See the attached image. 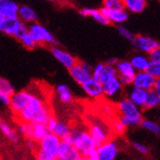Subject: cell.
<instances>
[{"label": "cell", "mask_w": 160, "mask_h": 160, "mask_svg": "<svg viewBox=\"0 0 160 160\" xmlns=\"http://www.w3.org/2000/svg\"><path fill=\"white\" fill-rule=\"evenodd\" d=\"M51 115L50 109L44 99L35 92L33 98L30 100L25 108L17 116V118L18 121L27 124L37 123L46 125Z\"/></svg>", "instance_id": "obj_1"}, {"label": "cell", "mask_w": 160, "mask_h": 160, "mask_svg": "<svg viewBox=\"0 0 160 160\" xmlns=\"http://www.w3.org/2000/svg\"><path fill=\"white\" fill-rule=\"evenodd\" d=\"M116 108L120 114L119 120L127 128L140 126L143 120L142 109L132 103L127 97L120 98L117 101Z\"/></svg>", "instance_id": "obj_2"}, {"label": "cell", "mask_w": 160, "mask_h": 160, "mask_svg": "<svg viewBox=\"0 0 160 160\" xmlns=\"http://www.w3.org/2000/svg\"><path fill=\"white\" fill-rule=\"evenodd\" d=\"M66 142H69L75 147V149L79 152L80 155L86 156L91 151L95 150L97 145L89 134L88 130L82 128H71V132L67 137Z\"/></svg>", "instance_id": "obj_3"}, {"label": "cell", "mask_w": 160, "mask_h": 160, "mask_svg": "<svg viewBox=\"0 0 160 160\" xmlns=\"http://www.w3.org/2000/svg\"><path fill=\"white\" fill-rule=\"evenodd\" d=\"M61 140L56 135L48 133L38 143L36 149V160H57V153Z\"/></svg>", "instance_id": "obj_4"}, {"label": "cell", "mask_w": 160, "mask_h": 160, "mask_svg": "<svg viewBox=\"0 0 160 160\" xmlns=\"http://www.w3.org/2000/svg\"><path fill=\"white\" fill-rule=\"evenodd\" d=\"M28 32L36 42L37 45H51L56 46L57 40L53 34L46 27L39 24L38 22L32 23L28 27Z\"/></svg>", "instance_id": "obj_5"}, {"label": "cell", "mask_w": 160, "mask_h": 160, "mask_svg": "<svg viewBox=\"0 0 160 160\" xmlns=\"http://www.w3.org/2000/svg\"><path fill=\"white\" fill-rule=\"evenodd\" d=\"M0 32L19 39L22 36L28 33V26L21 22L18 18H4L0 22Z\"/></svg>", "instance_id": "obj_6"}, {"label": "cell", "mask_w": 160, "mask_h": 160, "mask_svg": "<svg viewBox=\"0 0 160 160\" xmlns=\"http://www.w3.org/2000/svg\"><path fill=\"white\" fill-rule=\"evenodd\" d=\"M88 132L97 146L108 140H110L111 128L108 125L98 118H94L88 126Z\"/></svg>", "instance_id": "obj_7"}, {"label": "cell", "mask_w": 160, "mask_h": 160, "mask_svg": "<svg viewBox=\"0 0 160 160\" xmlns=\"http://www.w3.org/2000/svg\"><path fill=\"white\" fill-rule=\"evenodd\" d=\"M34 94L35 92L32 89H21L19 91H16L11 96L9 108L13 115L18 116L25 108Z\"/></svg>", "instance_id": "obj_8"}, {"label": "cell", "mask_w": 160, "mask_h": 160, "mask_svg": "<svg viewBox=\"0 0 160 160\" xmlns=\"http://www.w3.org/2000/svg\"><path fill=\"white\" fill-rule=\"evenodd\" d=\"M68 71L70 77L79 85H82L84 82L92 78V66L84 61H78Z\"/></svg>", "instance_id": "obj_9"}, {"label": "cell", "mask_w": 160, "mask_h": 160, "mask_svg": "<svg viewBox=\"0 0 160 160\" xmlns=\"http://www.w3.org/2000/svg\"><path fill=\"white\" fill-rule=\"evenodd\" d=\"M46 128L50 133L56 135L61 141L66 140L71 132V127L67 123L59 120L58 118L54 117L53 115H51L48 119L46 123Z\"/></svg>", "instance_id": "obj_10"}, {"label": "cell", "mask_w": 160, "mask_h": 160, "mask_svg": "<svg viewBox=\"0 0 160 160\" xmlns=\"http://www.w3.org/2000/svg\"><path fill=\"white\" fill-rule=\"evenodd\" d=\"M97 160H116L119 154V146L114 140H108L96 148Z\"/></svg>", "instance_id": "obj_11"}, {"label": "cell", "mask_w": 160, "mask_h": 160, "mask_svg": "<svg viewBox=\"0 0 160 160\" xmlns=\"http://www.w3.org/2000/svg\"><path fill=\"white\" fill-rule=\"evenodd\" d=\"M116 71H117L118 79L120 80L123 86H130L132 82V79L136 73V71L130 64L129 61L127 60H119L117 64L115 65Z\"/></svg>", "instance_id": "obj_12"}, {"label": "cell", "mask_w": 160, "mask_h": 160, "mask_svg": "<svg viewBox=\"0 0 160 160\" xmlns=\"http://www.w3.org/2000/svg\"><path fill=\"white\" fill-rule=\"evenodd\" d=\"M132 44L134 46V48L145 54H149L150 52H152V50L159 48L160 44H159V41L149 37V36H145V35H137L134 36L133 39H132Z\"/></svg>", "instance_id": "obj_13"}, {"label": "cell", "mask_w": 160, "mask_h": 160, "mask_svg": "<svg viewBox=\"0 0 160 160\" xmlns=\"http://www.w3.org/2000/svg\"><path fill=\"white\" fill-rule=\"evenodd\" d=\"M50 52L55 59L68 70L71 67H73L78 62V60L73 55L58 46H52L50 49Z\"/></svg>", "instance_id": "obj_14"}, {"label": "cell", "mask_w": 160, "mask_h": 160, "mask_svg": "<svg viewBox=\"0 0 160 160\" xmlns=\"http://www.w3.org/2000/svg\"><path fill=\"white\" fill-rule=\"evenodd\" d=\"M156 80L157 79L151 76L146 71L136 72L133 79H132V85L134 87H137V88L149 91V90L152 89Z\"/></svg>", "instance_id": "obj_15"}, {"label": "cell", "mask_w": 160, "mask_h": 160, "mask_svg": "<svg viewBox=\"0 0 160 160\" xmlns=\"http://www.w3.org/2000/svg\"><path fill=\"white\" fill-rule=\"evenodd\" d=\"M82 88L83 92L93 100H99L103 98V85L100 83V82L94 78H90L86 82H84L82 85Z\"/></svg>", "instance_id": "obj_16"}, {"label": "cell", "mask_w": 160, "mask_h": 160, "mask_svg": "<svg viewBox=\"0 0 160 160\" xmlns=\"http://www.w3.org/2000/svg\"><path fill=\"white\" fill-rule=\"evenodd\" d=\"M79 152L72 144L66 141H61L57 153V160H78Z\"/></svg>", "instance_id": "obj_17"}, {"label": "cell", "mask_w": 160, "mask_h": 160, "mask_svg": "<svg viewBox=\"0 0 160 160\" xmlns=\"http://www.w3.org/2000/svg\"><path fill=\"white\" fill-rule=\"evenodd\" d=\"M49 133L46 125L32 123L28 124L27 126V132L25 134L26 139H31L36 143H38L43 137H45Z\"/></svg>", "instance_id": "obj_18"}, {"label": "cell", "mask_w": 160, "mask_h": 160, "mask_svg": "<svg viewBox=\"0 0 160 160\" xmlns=\"http://www.w3.org/2000/svg\"><path fill=\"white\" fill-rule=\"evenodd\" d=\"M123 88L124 86L117 77L109 81L108 82L103 84V95L108 99L118 98L122 94Z\"/></svg>", "instance_id": "obj_19"}, {"label": "cell", "mask_w": 160, "mask_h": 160, "mask_svg": "<svg viewBox=\"0 0 160 160\" xmlns=\"http://www.w3.org/2000/svg\"><path fill=\"white\" fill-rule=\"evenodd\" d=\"M147 93L148 91L143 90L140 88H137V87H134L132 85L128 86V89L127 92V98L133 103L136 107L140 108L142 109L145 101H146V97H147Z\"/></svg>", "instance_id": "obj_20"}, {"label": "cell", "mask_w": 160, "mask_h": 160, "mask_svg": "<svg viewBox=\"0 0 160 160\" xmlns=\"http://www.w3.org/2000/svg\"><path fill=\"white\" fill-rule=\"evenodd\" d=\"M18 4L12 0H0V17L3 18H18Z\"/></svg>", "instance_id": "obj_21"}, {"label": "cell", "mask_w": 160, "mask_h": 160, "mask_svg": "<svg viewBox=\"0 0 160 160\" xmlns=\"http://www.w3.org/2000/svg\"><path fill=\"white\" fill-rule=\"evenodd\" d=\"M101 12L108 19L109 23L123 25L128 19V12L125 10L122 11H116V12H109L107 9L102 7L100 9Z\"/></svg>", "instance_id": "obj_22"}, {"label": "cell", "mask_w": 160, "mask_h": 160, "mask_svg": "<svg viewBox=\"0 0 160 160\" xmlns=\"http://www.w3.org/2000/svg\"><path fill=\"white\" fill-rule=\"evenodd\" d=\"M18 19L27 24V23H35L38 20V13L36 12V11L27 5H22L18 7Z\"/></svg>", "instance_id": "obj_23"}, {"label": "cell", "mask_w": 160, "mask_h": 160, "mask_svg": "<svg viewBox=\"0 0 160 160\" xmlns=\"http://www.w3.org/2000/svg\"><path fill=\"white\" fill-rule=\"evenodd\" d=\"M80 14L83 18H92L96 22L100 23L101 25H108V24H110L108 19L98 9L82 8L80 11Z\"/></svg>", "instance_id": "obj_24"}, {"label": "cell", "mask_w": 160, "mask_h": 160, "mask_svg": "<svg viewBox=\"0 0 160 160\" xmlns=\"http://www.w3.org/2000/svg\"><path fill=\"white\" fill-rule=\"evenodd\" d=\"M0 132H1L3 133V135L7 139H9L12 143H13V144L18 143L19 135L17 132V130L3 118H0Z\"/></svg>", "instance_id": "obj_25"}, {"label": "cell", "mask_w": 160, "mask_h": 160, "mask_svg": "<svg viewBox=\"0 0 160 160\" xmlns=\"http://www.w3.org/2000/svg\"><path fill=\"white\" fill-rule=\"evenodd\" d=\"M125 11L128 12L140 13L146 9L148 2L147 0H121Z\"/></svg>", "instance_id": "obj_26"}, {"label": "cell", "mask_w": 160, "mask_h": 160, "mask_svg": "<svg viewBox=\"0 0 160 160\" xmlns=\"http://www.w3.org/2000/svg\"><path fill=\"white\" fill-rule=\"evenodd\" d=\"M55 91L57 96L62 104H70L74 99L73 93H72L70 87L64 83H60L55 87Z\"/></svg>", "instance_id": "obj_27"}, {"label": "cell", "mask_w": 160, "mask_h": 160, "mask_svg": "<svg viewBox=\"0 0 160 160\" xmlns=\"http://www.w3.org/2000/svg\"><path fill=\"white\" fill-rule=\"evenodd\" d=\"M129 62L136 72H141V71H146L150 61L147 55L135 54L132 57V59L129 60Z\"/></svg>", "instance_id": "obj_28"}, {"label": "cell", "mask_w": 160, "mask_h": 160, "mask_svg": "<svg viewBox=\"0 0 160 160\" xmlns=\"http://www.w3.org/2000/svg\"><path fill=\"white\" fill-rule=\"evenodd\" d=\"M160 105V94L156 93L155 91L149 90L147 93L146 101H145V104L142 108V110H151L158 108Z\"/></svg>", "instance_id": "obj_29"}, {"label": "cell", "mask_w": 160, "mask_h": 160, "mask_svg": "<svg viewBox=\"0 0 160 160\" xmlns=\"http://www.w3.org/2000/svg\"><path fill=\"white\" fill-rule=\"evenodd\" d=\"M117 77H118V75H117L116 68L114 66H111V65H108V64L105 63L104 69H103V71H102V74L99 77L98 81L100 82V83L102 85H103V84L108 82L109 81L117 78Z\"/></svg>", "instance_id": "obj_30"}, {"label": "cell", "mask_w": 160, "mask_h": 160, "mask_svg": "<svg viewBox=\"0 0 160 160\" xmlns=\"http://www.w3.org/2000/svg\"><path fill=\"white\" fill-rule=\"evenodd\" d=\"M140 127H142L146 132H151L154 135H159L160 134V126L157 122L151 120V119H144L142 120Z\"/></svg>", "instance_id": "obj_31"}, {"label": "cell", "mask_w": 160, "mask_h": 160, "mask_svg": "<svg viewBox=\"0 0 160 160\" xmlns=\"http://www.w3.org/2000/svg\"><path fill=\"white\" fill-rule=\"evenodd\" d=\"M14 92H16V89L12 83L8 79L0 77V93L11 97Z\"/></svg>", "instance_id": "obj_32"}, {"label": "cell", "mask_w": 160, "mask_h": 160, "mask_svg": "<svg viewBox=\"0 0 160 160\" xmlns=\"http://www.w3.org/2000/svg\"><path fill=\"white\" fill-rule=\"evenodd\" d=\"M103 8L107 9L109 12H116L125 10L121 0H104Z\"/></svg>", "instance_id": "obj_33"}, {"label": "cell", "mask_w": 160, "mask_h": 160, "mask_svg": "<svg viewBox=\"0 0 160 160\" xmlns=\"http://www.w3.org/2000/svg\"><path fill=\"white\" fill-rule=\"evenodd\" d=\"M146 72L155 79H160V62H150L146 69Z\"/></svg>", "instance_id": "obj_34"}, {"label": "cell", "mask_w": 160, "mask_h": 160, "mask_svg": "<svg viewBox=\"0 0 160 160\" xmlns=\"http://www.w3.org/2000/svg\"><path fill=\"white\" fill-rule=\"evenodd\" d=\"M18 40L21 42V44H22L25 48H27V49H29V50H32V49H34V48H36V47L38 46V45L36 44V42L34 41V39L32 38V37L30 36V34H29V32L26 33L24 36H22Z\"/></svg>", "instance_id": "obj_35"}, {"label": "cell", "mask_w": 160, "mask_h": 160, "mask_svg": "<svg viewBox=\"0 0 160 160\" xmlns=\"http://www.w3.org/2000/svg\"><path fill=\"white\" fill-rule=\"evenodd\" d=\"M111 129L116 133V134H124L127 130V128L121 123V121L118 119H116L112 122V126H111Z\"/></svg>", "instance_id": "obj_36"}, {"label": "cell", "mask_w": 160, "mask_h": 160, "mask_svg": "<svg viewBox=\"0 0 160 160\" xmlns=\"http://www.w3.org/2000/svg\"><path fill=\"white\" fill-rule=\"evenodd\" d=\"M118 33L124 38H126L128 41H132V39L134 38V34L130 30H128V29L127 27H125L124 25H119L118 26Z\"/></svg>", "instance_id": "obj_37"}, {"label": "cell", "mask_w": 160, "mask_h": 160, "mask_svg": "<svg viewBox=\"0 0 160 160\" xmlns=\"http://www.w3.org/2000/svg\"><path fill=\"white\" fill-rule=\"evenodd\" d=\"M132 145L133 149H134L137 152H139V153H141V154H143V155H147V154H149V152H150L149 148L146 146V145L143 144V143H141V142L133 141V142L132 143Z\"/></svg>", "instance_id": "obj_38"}, {"label": "cell", "mask_w": 160, "mask_h": 160, "mask_svg": "<svg viewBox=\"0 0 160 160\" xmlns=\"http://www.w3.org/2000/svg\"><path fill=\"white\" fill-rule=\"evenodd\" d=\"M104 66H105V62H98L97 64L92 66V78L98 80L102 74V71L104 69Z\"/></svg>", "instance_id": "obj_39"}, {"label": "cell", "mask_w": 160, "mask_h": 160, "mask_svg": "<svg viewBox=\"0 0 160 160\" xmlns=\"http://www.w3.org/2000/svg\"><path fill=\"white\" fill-rule=\"evenodd\" d=\"M147 56L149 58L150 62H160V47L152 50Z\"/></svg>", "instance_id": "obj_40"}, {"label": "cell", "mask_w": 160, "mask_h": 160, "mask_svg": "<svg viewBox=\"0 0 160 160\" xmlns=\"http://www.w3.org/2000/svg\"><path fill=\"white\" fill-rule=\"evenodd\" d=\"M27 126H28L27 123L18 121V126H17V132H18V134H21V135L25 136L26 132H27Z\"/></svg>", "instance_id": "obj_41"}, {"label": "cell", "mask_w": 160, "mask_h": 160, "mask_svg": "<svg viewBox=\"0 0 160 160\" xmlns=\"http://www.w3.org/2000/svg\"><path fill=\"white\" fill-rule=\"evenodd\" d=\"M10 100H11V97H9L7 95H4L2 93H0V103H1L3 106L9 107V105H10Z\"/></svg>", "instance_id": "obj_42"}, {"label": "cell", "mask_w": 160, "mask_h": 160, "mask_svg": "<svg viewBox=\"0 0 160 160\" xmlns=\"http://www.w3.org/2000/svg\"><path fill=\"white\" fill-rule=\"evenodd\" d=\"M26 144H27V147L31 150H36L37 146H38V143H36L35 141L31 140V139H27L26 140Z\"/></svg>", "instance_id": "obj_43"}, {"label": "cell", "mask_w": 160, "mask_h": 160, "mask_svg": "<svg viewBox=\"0 0 160 160\" xmlns=\"http://www.w3.org/2000/svg\"><path fill=\"white\" fill-rule=\"evenodd\" d=\"M152 90L155 91L156 93L160 94V79L156 80V82H155V83H154V85L152 87Z\"/></svg>", "instance_id": "obj_44"}, {"label": "cell", "mask_w": 160, "mask_h": 160, "mask_svg": "<svg viewBox=\"0 0 160 160\" xmlns=\"http://www.w3.org/2000/svg\"><path fill=\"white\" fill-rule=\"evenodd\" d=\"M118 62H119V60L117 59V58H111V59H109L106 63L108 64V65H111V66H114L115 67V65L117 64Z\"/></svg>", "instance_id": "obj_45"}, {"label": "cell", "mask_w": 160, "mask_h": 160, "mask_svg": "<svg viewBox=\"0 0 160 160\" xmlns=\"http://www.w3.org/2000/svg\"><path fill=\"white\" fill-rule=\"evenodd\" d=\"M78 160H92L88 157H86V156H82V155H80V157L78 158Z\"/></svg>", "instance_id": "obj_46"}, {"label": "cell", "mask_w": 160, "mask_h": 160, "mask_svg": "<svg viewBox=\"0 0 160 160\" xmlns=\"http://www.w3.org/2000/svg\"><path fill=\"white\" fill-rule=\"evenodd\" d=\"M3 19H4V18H2V17H0V22H1V21H2V20H3Z\"/></svg>", "instance_id": "obj_47"}, {"label": "cell", "mask_w": 160, "mask_h": 160, "mask_svg": "<svg viewBox=\"0 0 160 160\" xmlns=\"http://www.w3.org/2000/svg\"><path fill=\"white\" fill-rule=\"evenodd\" d=\"M48 1H56V0H48Z\"/></svg>", "instance_id": "obj_48"}]
</instances>
